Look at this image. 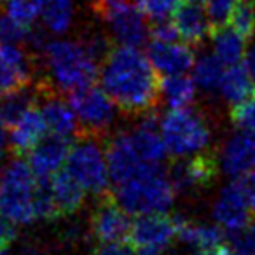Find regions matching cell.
<instances>
[{
    "mask_svg": "<svg viewBox=\"0 0 255 255\" xmlns=\"http://www.w3.org/2000/svg\"><path fill=\"white\" fill-rule=\"evenodd\" d=\"M215 255H254V254L245 252V250H241V248H236L231 245V247H219L215 252Z\"/></svg>",
    "mask_w": 255,
    "mask_h": 255,
    "instance_id": "cell-42",
    "label": "cell"
},
{
    "mask_svg": "<svg viewBox=\"0 0 255 255\" xmlns=\"http://www.w3.org/2000/svg\"><path fill=\"white\" fill-rule=\"evenodd\" d=\"M171 23L178 37L185 44H192V46H199L212 30V23L206 11L199 7L198 2H191V0H185L178 5L177 11L173 12Z\"/></svg>",
    "mask_w": 255,
    "mask_h": 255,
    "instance_id": "cell-19",
    "label": "cell"
},
{
    "mask_svg": "<svg viewBox=\"0 0 255 255\" xmlns=\"http://www.w3.org/2000/svg\"><path fill=\"white\" fill-rule=\"evenodd\" d=\"M238 0H206V14L213 26H224L229 21Z\"/></svg>",
    "mask_w": 255,
    "mask_h": 255,
    "instance_id": "cell-34",
    "label": "cell"
},
{
    "mask_svg": "<svg viewBox=\"0 0 255 255\" xmlns=\"http://www.w3.org/2000/svg\"><path fill=\"white\" fill-rule=\"evenodd\" d=\"M5 12L11 18L25 26H33V23L42 14L44 0H4Z\"/></svg>",
    "mask_w": 255,
    "mask_h": 255,
    "instance_id": "cell-30",
    "label": "cell"
},
{
    "mask_svg": "<svg viewBox=\"0 0 255 255\" xmlns=\"http://www.w3.org/2000/svg\"><path fill=\"white\" fill-rule=\"evenodd\" d=\"M47 133V126L39 107H32L14 126L11 128L9 145L14 156L28 154Z\"/></svg>",
    "mask_w": 255,
    "mask_h": 255,
    "instance_id": "cell-20",
    "label": "cell"
},
{
    "mask_svg": "<svg viewBox=\"0 0 255 255\" xmlns=\"http://www.w3.org/2000/svg\"><path fill=\"white\" fill-rule=\"evenodd\" d=\"M133 222L117 201L114 192H105L98 196V201L93 210L89 229L98 243H112V241H126L131 234Z\"/></svg>",
    "mask_w": 255,
    "mask_h": 255,
    "instance_id": "cell-8",
    "label": "cell"
},
{
    "mask_svg": "<svg viewBox=\"0 0 255 255\" xmlns=\"http://www.w3.org/2000/svg\"><path fill=\"white\" fill-rule=\"evenodd\" d=\"M224 63L215 54H205L194 63V82L205 91H215L220 88L224 77Z\"/></svg>",
    "mask_w": 255,
    "mask_h": 255,
    "instance_id": "cell-28",
    "label": "cell"
},
{
    "mask_svg": "<svg viewBox=\"0 0 255 255\" xmlns=\"http://www.w3.org/2000/svg\"><path fill=\"white\" fill-rule=\"evenodd\" d=\"M5 147H7V138H5L4 126L0 124V161H2V157H4V154H5Z\"/></svg>",
    "mask_w": 255,
    "mask_h": 255,
    "instance_id": "cell-44",
    "label": "cell"
},
{
    "mask_svg": "<svg viewBox=\"0 0 255 255\" xmlns=\"http://www.w3.org/2000/svg\"><path fill=\"white\" fill-rule=\"evenodd\" d=\"M100 18L107 21L114 39L119 42V46H131L140 47L147 39V23L143 19V12L136 5L117 4L114 7L107 9Z\"/></svg>",
    "mask_w": 255,
    "mask_h": 255,
    "instance_id": "cell-12",
    "label": "cell"
},
{
    "mask_svg": "<svg viewBox=\"0 0 255 255\" xmlns=\"http://www.w3.org/2000/svg\"><path fill=\"white\" fill-rule=\"evenodd\" d=\"M72 149V140L51 135L42 138L28 152V164L39 178H49L67 163Z\"/></svg>",
    "mask_w": 255,
    "mask_h": 255,
    "instance_id": "cell-18",
    "label": "cell"
},
{
    "mask_svg": "<svg viewBox=\"0 0 255 255\" xmlns=\"http://www.w3.org/2000/svg\"><path fill=\"white\" fill-rule=\"evenodd\" d=\"M177 238H180L185 245L201 250H213L222 245L224 233L220 231L219 224H201L192 220L177 219Z\"/></svg>",
    "mask_w": 255,
    "mask_h": 255,
    "instance_id": "cell-22",
    "label": "cell"
},
{
    "mask_svg": "<svg viewBox=\"0 0 255 255\" xmlns=\"http://www.w3.org/2000/svg\"><path fill=\"white\" fill-rule=\"evenodd\" d=\"M191 2H198V4H199V2H203V0H191Z\"/></svg>",
    "mask_w": 255,
    "mask_h": 255,
    "instance_id": "cell-47",
    "label": "cell"
},
{
    "mask_svg": "<svg viewBox=\"0 0 255 255\" xmlns=\"http://www.w3.org/2000/svg\"><path fill=\"white\" fill-rule=\"evenodd\" d=\"M16 224H12L4 213L0 212V247H9L16 241Z\"/></svg>",
    "mask_w": 255,
    "mask_h": 255,
    "instance_id": "cell-38",
    "label": "cell"
},
{
    "mask_svg": "<svg viewBox=\"0 0 255 255\" xmlns=\"http://www.w3.org/2000/svg\"><path fill=\"white\" fill-rule=\"evenodd\" d=\"M215 252H213V250H201V248H194L192 255H215Z\"/></svg>",
    "mask_w": 255,
    "mask_h": 255,
    "instance_id": "cell-45",
    "label": "cell"
},
{
    "mask_svg": "<svg viewBox=\"0 0 255 255\" xmlns=\"http://www.w3.org/2000/svg\"><path fill=\"white\" fill-rule=\"evenodd\" d=\"M67 100L79 119V126H81L79 135L103 138L116 116L114 112L116 103L107 95L105 89L91 84L68 93Z\"/></svg>",
    "mask_w": 255,
    "mask_h": 255,
    "instance_id": "cell-7",
    "label": "cell"
},
{
    "mask_svg": "<svg viewBox=\"0 0 255 255\" xmlns=\"http://www.w3.org/2000/svg\"><path fill=\"white\" fill-rule=\"evenodd\" d=\"M196 86L194 79L185 74L164 75L161 79V93L171 109H187L194 102Z\"/></svg>",
    "mask_w": 255,
    "mask_h": 255,
    "instance_id": "cell-26",
    "label": "cell"
},
{
    "mask_svg": "<svg viewBox=\"0 0 255 255\" xmlns=\"http://www.w3.org/2000/svg\"><path fill=\"white\" fill-rule=\"evenodd\" d=\"M229 26L243 39H250L255 32V0H238L229 18Z\"/></svg>",
    "mask_w": 255,
    "mask_h": 255,
    "instance_id": "cell-29",
    "label": "cell"
},
{
    "mask_svg": "<svg viewBox=\"0 0 255 255\" xmlns=\"http://www.w3.org/2000/svg\"><path fill=\"white\" fill-rule=\"evenodd\" d=\"M245 58H247V63H245V65L250 68V72L254 74V77H255V40H254V44L250 46V49L247 51V56H245Z\"/></svg>",
    "mask_w": 255,
    "mask_h": 255,
    "instance_id": "cell-43",
    "label": "cell"
},
{
    "mask_svg": "<svg viewBox=\"0 0 255 255\" xmlns=\"http://www.w3.org/2000/svg\"><path fill=\"white\" fill-rule=\"evenodd\" d=\"M152 40H175L178 37L173 23L164 19V21H154V26L150 28Z\"/></svg>",
    "mask_w": 255,
    "mask_h": 255,
    "instance_id": "cell-37",
    "label": "cell"
},
{
    "mask_svg": "<svg viewBox=\"0 0 255 255\" xmlns=\"http://www.w3.org/2000/svg\"><path fill=\"white\" fill-rule=\"evenodd\" d=\"M105 152L107 161H109L110 180L114 182V185H121L145 173V171L152 170V168L161 166V164H149L140 157L129 131L117 133L114 138H110Z\"/></svg>",
    "mask_w": 255,
    "mask_h": 255,
    "instance_id": "cell-10",
    "label": "cell"
},
{
    "mask_svg": "<svg viewBox=\"0 0 255 255\" xmlns=\"http://www.w3.org/2000/svg\"><path fill=\"white\" fill-rule=\"evenodd\" d=\"M37 89H39V102H40V112L46 121L47 131L54 136H61V138L75 140L81 133V126H79V119L75 116L74 109L70 107L68 100L65 102L60 96V91L53 88V86L46 81L37 82Z\"/></svg>",
    "mask_w": 255,
    "mask_h": 255,
    "instance_id": "cell-9",
    "label": "cell"
},
{
    "mask_svg": "<svg viewBox=\"0 0 255 255\" xmlns=\"http://www.w3.org/2000/svg\"><path fill=\"white\" fill-rule=\"evenodd\" d=\"M116 198L128 213H164L175 201V189L171 178L161 166L152 168L131 180L116 185Z\"/></svg>",
    "mask_w": 255,
    "mask_h": 255,
    "instance_id": "cell-4",
    "label": "cell"
},
{
    "mask_svg": "<svg viewBox=\"0 0 255 255\" xmlns=\"http://www.w3.org/2000/svg\"><path fill=\"white\" fill-rule=\"evenodd\" d=\"M219 161L212 152H199L191 157L178 159L177 166H173L170 178L177 191H191L203 189L210 185L217 177Z\"/></svg>",
    "mask_w": 255,
    "mask_h": 255,
    "instance_id": "cell-14",
    "label": "cell"
},
{
    "mask_svg": "<svg viewBox=\"0 0 255 255\" xmlns=\"http://www.w3.org/2000/svg\"><path fill=\"white\" fill-rule=\"evenodd\" d=\"M147 56L163 77L185 74L196 63L191 47L177 40H152L147 47Z\"/></svg>",
    "mask_w": 255,
    "mask_h": 255,
    "instance_id": "cell-17",
    "label": "cell"
},
{
    "mask_svg": "<svg viewBox=\"0 0 255 255\" xmlns=\"http://www.w3.org/2000/svg\"><path fill=\"white\" fill-rule=\"evenodd\" d=\"M93 255H138V252L126 241H112V243H100Z\"/></svg>",
    "mask_w": 255,
    "mask_h": 255,
    "instance_id": "cell-36",
    "label": "cell"
},
{
    "mask_svg": "<svg viewBox=\"0 0 255 255\" xmlns=\"http://www.w3.org/2000/svg\"><path fill=\"white\" fill-rule=\"evenodd\" d=\"M18 255H47L44 245L37 243V241H26L19 247Z\"/></svg>",
    "mask_w": 255,
    "mask_h": 255,
    "instance_id": "cell-39",
    "label": "cell"
},
{
    "mask_svg": "<svg viewBox=\"0 0 255 255\" xmlns=\"http://www.w3.org/2000/svg\"><path fill=\"white\" fill-rule=\"evenodd\" d=\"M231 241H233V247L255 254V222H250L247 227L233 233Z\"/></svg>",
    "mask_w": 255,
    "mask_h": 255,
    "instance_id": "cell-35",
    "label": "cell"
},
{
    "mask_svg": "<svg viewBox=\"0 0 255 255\" xmlns=\"http://www.w3.org/2000/svg\"><path fill=\"white\" fill-rule=\"evenodd\" d=\"M123 2H126V0H93V11L98 16H102L107 9L114 7L117 4H123Z\"/></svg>",
    "mask_w": 255,
    "mask_h": 255,
    "instance_id": "cell-41",
    "label": "cell"
},
{
    "mask_svg": "<svg viewBox=\"0 0 255 255\" xmlns=\"http://www.w3.org/2000/svg\"><path fill=\"white\" fill-rule=\"evenodd\" d=\"M33 28L18 23L7 12H0V42L2 44H28Z\"/></svg>",
    "mask_w": 255,
    "mask_h": 255,
    "instance_id": "cell-31",
    "label": "cell"
},
{
    "mask_svg": "<svg viewBox=\"0 0 255 255\" xmlns=\"http://www.w3.org/2000/svg\"><path fill=\"white\" fill-rule=\"evenodd\" d=\"M177 219H171L166 213H145L138 215V219L133 222L129 238L140 250H164L177 238Z\"/></svg>",
    "mask_w": 255,
    "mask_h": 255,
    "instance_id": "cell-13",
    "label": "cell"
},
{
    "mask_svg": "<svg viewBox=\"0 0 255 255\" xmlns=\"http://www.w3.org/2000/svg\"><path fill=\"white\" fill-rule=\"evenodd\" d=\"M0 255H7V247H0Z\"/></svg>",
    "mask_w": 255,
    "mask_h": 255,
    "instance_id": "cell-46",
    "label": "cell"
},
{
    "mask_svg": "<svg viewBox=\"0 0 255 255\" xmlns=\"http://www.w3.org/2000/svg\"><path fill=\"white\" fill-rule=\"evenodd\" d=\"M219 91L231 107L245 102L255 91V77L247 65H233L224 72Z\"/></svg>",
    "mask_w": 255,
    "mask_h": 255,
    "instance_id": "cell-24",
    "label": "cell"
},
{
    "mask_svg": "<svg viewBox=\"0 0 255 255\" xmlns=\"http://www.w3.org/2000/svg\"><path fill=\"white\" fill-rule=\"evenodd\" d=\"M241 182H243L245 189H247V194H248V199H250L252 210H254V213H255V171H250L248 175L241 177Z\"/></svg>",
    "mask_w": 255,
    "mask_h": 255,
    "instance_id": "cell-40",
    "label": "cell"
},
{
    "mask_svg": "<svg viewBox=\"0 0 255 255\" xmlns=\"http://www.w3.org/2000/svg\"><path fill=\"white\" fill-rule=\"evenodd\" d=\"M42 23L51 33L61 35L74 19V0H44Z\"/></svg>",
    "mask_w": 255,
    "mask_h": 255,
    "instance_id": "cell-27",
    "label": "cell"
},
{
    "mask_svg": "<svg viewBox=\"0 0 255 255\" xmlns=\"http://www.w3.org/2000/svg\"><path fill=\"white\" fill-rule=\"evenodd\" d=\"M136 7L152 21H164L168 19L177 7L182 4V0H135Z\"/></svg>",
    "mask_w": 255,
    "mask_h": 255,
    "instance_id": "cell-32",
    "label": "cell"
},
{
    "mask_svg": "<svg viewBox=\"0 0 255 255\" xmlns=\"http://www.w3.org/2000/svg\"><path fill=\"white\" fill-rule=\"evenodd\" d=\"M100 79L117 109L129 116L154 114L163 96L159 72L138 47H112L102 61Z\"/></svg>",
    "mask_w": 255,
    "mask_h": 255,
    "instance_id": "cell-1",
    "label": "cell"
},
{
    "mask_svg": "<svg viewBox=\"0 0 255 255\" xmlns=\"http://www.w3.org/2000/svg\"><path fill=\"white\" fill-rule=\"evenodd\" d=\"M231 119L240 129L255 131V91L245 102L238 103L231 109Z\"/></svg>",
    "mask_w": 255,
    "mask_h": 255,
    "instance_id": "cell-33",
    "label": "cell"
},
{
    "mask_svg": "<svg viewBox=\"0 0 255 255\" xmlns=\"http://www.w3.org/2000/svg\"><path fill=\"white\" fill-rule=\"evenodd\" d=\"M32 58L16 44L0 42V96L32 86Z\"/></svg>",
    "mask_w": 255,
    "mask_h": 255,
    "instance_id": "cell-15",
    "label": "cell"
},
{
    "mask_svg": "<svg viewBox=\"0 0 255 255\" xmlns=\"http://www.w3.org/2000/svg\"><path fill=\"white\" fill-rule=\"evenodd\" d=\"M159 129L168 154L177 159L203 152L212 138L208 121L189 107L166 112L159 123Z\"/></svg>",
    "mask_w": 255,
    "mask_h": 255,
    "instance_id": "cell-5",
    "label": "cell"
},
{
    "mask_svg": "<svg viewBox=\"0 0 255 255\" xmlns=\"http://www.w3.org/2000/svg\"><path fill=\"white\" fill-rule=\"evenodd\" d=\"M96 136L79 135L72 143L67 159V170L75 177V180L96 198L109 192L110 171L107 152L100 145Z\"/></svg>",
    "mask_w": 255,
    "mask_h": 255,
    "instance_id": "cell-6",
    "label": "cell"
},
{
    "mask_svg": "<svg viewBox=\"0 0 255 255\" xmlns=\"http://www.w3.org/2000/svg\"><path fill=\"white\" fill-rule=\"evenodd\" d=\"M39 103V89L26 86L18 91L0 96V124L11 129L32 107Z\"/></svg>",
    "mask_w": 255,
    "mask_h": 255,
    "instance_id": "cell-25",
    "label": "cell"
},
{
    "mask_svg": "<svg viewBox=\"0 0 255 255\" xmlns=\"http://www.w3.org/2000/svg\"><path fill=\"white\" fill-rule=\"evenodd\" d=\"M42 51L49 74L47 82L56 91L68 95L75 89L95 84L102 65L81 40H53Z\"/></svg>",
    "mask_w": 255,
    "mask_h": 255,
    "instance_id": "cell-2",
    "label": "cell"
},
{
    "mask_svg": "<svg viewBox=\"0 0 255 255\" xmlns=\"http://www.w3.org/2000/svg\"><path fill=\"white\" fill-rule=\"evenodd\" d=\"M220 164L227 175L241 178L255 171V131L241 129L234 133L222 147Z\"/></svg>",
    "mask_w": 255,
    "mask_h": 255,
    "instance_id": "cell-16",
    "label": "cell"
},
{
    "mask_svg": "<svg viewBox=\"0 0 255 255\" xmlns=\"http://www.w3.org/2000/svg\"><path fill=\"white\" fill-rule=\"evenodd\" d=\"M252 205L241 178H236L220 191L213 205V219L231 234L252 222Z\"/></svg>",
    "mask_w": 255,
    "mask_h": 255,
    "instance_id": "cell-11",
    "label": "cell"
},
{
    "mask_svg": "<svg viewBox=\"0 0 255 255\" xmlns=\"http://www.w3.org/2000/svg\"><path fill=\"white\" fill-rule=\"evenodd\" d=\"M47 180H49L51 194H53L60 217L74 215L84 205L86 189L75 180V177L68 170L56 171Z\"/></svg>",
    "mask_w": 255,
    "mask_h": 255,
    "instance_id": "cell-21",
    "label": "cell"
},
{
    "mask_svg": "<svg viewBox=\"0 0 255 255\" xmlns=\"http://www.w3.org/2000/svg\"><path fill=\"white\" fill-rule=\"evenodd\" d=\"M40 180L30 164L14 156L2 171L0 212L16 226H30L40 220Z\"/></svg>",
    "mask_w": 255,
    "mask_h": 255,
    "instance_id": "cell-3",
    "label": "cell"
},
{
    "mask_svg": "<svg viewBox=\"0 0 255 255\" xmlns=\"http://www.w3.org/2000/svg\"><path fill=\"white\" fill-rule=\"evenodd\" d=\"M210 37H212L213 54L227 67L241 63V60L247 56V46H245L247 39L234 32L231 26H213L210 30Z\"/></svg>",
    "mask_w": 255,
    "mask_h": 255,
    "instance_id": "cell-23",
    "label": "cell"
}]
</instances>
